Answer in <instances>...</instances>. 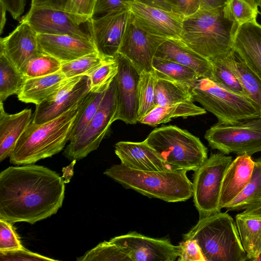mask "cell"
I'll return each instance as SVG.
<instances>
[{"mask_svg":"<svg viewBox=\"0 0 261 261\" xmlns=\"http://www.w3.org/2000/svg\"><path fill=\"white\" fill-rule=\"evenodd\" d=\"M206 113L204 108L196 106L193 101L190 100L165 106H156L138 122L155 126L169 122L173 118H186Z\"/></svg>","mask_w":261,"mask_h":261,"instance_id":"83f0119b","label":"cell"},{"mask_svg":"<svg viewBox=\"0 0 261 261\" xmlns=\"http://www.w3.org/2000/svg\"><path fill=\"white\" fill-rule=\"evenodd\" d=\"M192 87L185 84L158 79L155 86L154 104L165 106L193 100Z\"/></svg>","mask_w":261,"mask_h":261,"instance_id":"f546056e","label":"cell"},{"mask_svg":"<svg viewBox=\"0 0 261 261\" xmlns=\"http://www.w3.org/2000/svg\"><path fill=\"white\" fill-rule=\"evenodd\" d=\"M96 0H67L65 10L71 13L91 18Z\"/></svg>","mask_w":261,"mask_h":261,"instance_id":"ee69618b","label":"cell"},{"mask_svg":"<svg viewBox=\"0 0 261 261\" xmlns=\"http://www.w3.org/2000/svg\"><path fill=\"white\" fill-rule=\"evenodd\" d=\"M106 91H90L82 100L70 135L69 141L79 135L97 111Z\"/></svg>","mask_w":261,"mask_h":261,"instance_id":"d6a6232c","label":"cell"},{"mask_svg":"<svg viewBox=\"0 0 261 261\" xmlns=\"http://www.w3.org/2000/svg\"><path fill=\"white\" fill-rule=\"evenodd\" d=\"M32 110L10 114L0 101V162L10 157L19 138L32 120Z\"/></svg>","mask_w":261,"mask_h":261,"instance_id":"d4e9b609","label":"cell"},{"mask_svg":"<svg viewBox=\"0 0 261 261\" xmlns=\"http://www.w3.org/2000/svg\"><path fill=\"white\" fill-rule=\"evenodd\" d=\"M204 138L212 148L225 154L251 156L261 152V118L233 124L218 122L206 131Z\"/></svg>","mask_w":261,"mask_h":261,"instance_id":"9c48e42d","label":"cell"},{"mask_svg":"<svg viewBox=\"0 0 261 261\" xmlns=\"http://www.w3.org/2000/svg\"><path fill=\"white\" fill-rule=\"evenodd\" d=\"M184 239L195 240L206 261L247 260L236 221L226 212L199 218Z\"/></svg>","mask_w":261,"mask_h":261,"instance_id":"5b68a950","label":"cell"},{"mask_svg":"<svg viewBox=\"0 0 261 261\" xmlns=\"http://www.w3.org/2000/svg\"><path fill=\"white\" fill-rule=\"evenodd\" d=\"M107 58L98 53L90 54L74 60L63 63L61 71L67 79L89 75L105 62Z\"/></svg>","mask_w":261,"mask_h":261,"instance_id":"8d00e7d4","label":"cell"},{"mask_svg":"<svg viewBox=\"0 0 261 261\" xmlns=\"http://www.w3.org/2000/svg\"><path fill=\"white\" fill-rule=\"evenodd\" d=\"M12 224L0 219V251L13 250L23 247Z\"/></svg>","mask_w":261,"mask_h":261,"instance_id":"60d3db41","label":"cell"},{"mask_svg":"<svg viewBox=\"0 0 261 261\" xmlns=\"http://www.w3.org/2000/svg\"><path fill=\"white\" fill-rule=\"evenodd\" d=\"M135 24L148 34L180 39L185 17L136 1L126 3Z\"/></svg>","mask_w":261,"mask_h":261,"instance_id":"2e32d148","label":"cell"},{"mask_svg":"<svg viewBox=\"0 0 261 261\" xmlns=\"http://www.w3.org/2000/svg\"><path fill=\"white\" fill-rule=\"evenodd\" d=\"M172 12L184 17L190 16L200 8L201 0H165Z\"/></svg>","mask_w":261,"mask_h":261,"instance_id":"f6af8a7d","label":"cell"},{"mask_svg":"<svg viewBox=\"0 0 261 261\" xmlns=\"http://www.w3.org/2000/svg\"><path fill=\"white\" fill-rule=\"evenodd\" d=\"M109 241L121 247L130 261H175L179 256V245H173L167 239L152 238L136 231Z\"/></svg>","mask_w":261,"mask_h":261,"instance_id":"5bb4252c","label":"cell"},{"mask_svg":"<svg viewBox=\"0 0 261 261\" xmlns=\"http://www.w3.org/2000/svg\"><path fill=\"white\" fill-rule=\"evenodd\" d=\"M1 261H41L57 260L33 252L23 247L18 249L0 251Z\"/></svg>","mask_w":261,"mask_h":261,"instance_id":"b9f144b4","label":"cell"},{"mask_svg":"<svg viewBox=\"0 0 261 261\" xmlns=\"http://www.w3.org/2000/svg\"><path fill=\"white\" fill-rule=\"evenodd\" d=\"M160 41L161 37L148 34L138 27L130 13L118 53L141 72L151 71L152 60Z\"/></svg>","mask_w":261,"mask_h":261,"instance_id":"e0dca14e","label":"cell"},{"mask_svg":"<svg viewBox=\"0 0 261 261\" xmlns=\"http://www.w3.org/2000/svg\"><path fill=\"white\" fill-rule=\"evenodd\" d=\"M76 160H74L72 161L70 164L62 169L63 176L62 177L64 178L65 184L69 182L71 178L73 176V167L76 163Z\"/></svg>","mask_w":261,"mask_h":261,"instance_id":"f907efd6","label":"cell"},{"mask_svg":"<svg viewBox=\"0 0 261 261\" xmlns=\"http://www.w3.org/2000/svg\"><path fill=\"white\" fill-rule=\"evenodd\" d=\"M90 18L63 8L31 3L21 21L29 24L37 34L69 35L92 41L87 27Z\"/></svg>","mask_w":261,"mask_h":261,"instance_id":"8fae6325","label":"cell"},{"mask_svg":"<svg viewBox=\"0 0 261 261\" xmlns=\"http://www.w3.org/2000/svg\"><path fill=\"white\" fill-rule=\"evenodd\" d=\"M154 57L189 67L196 72L199 78L212 79L211 61L189 47L179 38L161 37Z\"/></svg>","mask_w":261,"mask_h":261,"instance_id":"ffe728a7","label":"cell"},{"mask_svg":"<svg viewBox=\"0 0 261 261\" xmlns=\"http://www.w3.org/2000/svg\"><path fill=\"white\" fill-rule=\"evenodd\" d=\"M7 9L4 4L0 2V33H3V30L6 22V13Z\"/></svg>","mask_w":261,"mask_h":261,"instance_id":"816d5d0a","label":"cell"},{"mask_svg":"<svg viewBox=\"0 0 261 261\" xmlns=\"http://www.w3.org/2000/svg\"><path fill=\"white\" fill-rule=\"evenodd\" d=\"M259 7L260 8V9H261V1H260V3H259ZM260 14H261V13H260Z\"/></svg>","mask_w":261,"mask_h":261,"instance_id":"db71d44e","label":"cell"},{"mask_svg":"<svg viewBox=\"0 0 261 261\" xmlns=\"http://www.w3.org/2000/svg\"><path fill=\"white\" fill-rule=\"evenodd\" d=\"M232 161V156L220 151L213 153L195 171L193 197L199 218L221 212L219 201L222 183Z\"/></svg>","mask_w":261,"mask_h":261,"instance_id":"ba28073f","label":"cell"},{"mask_svg":"<svg viewBox=\"0 0 261 261\" xmlns=\"http://www.w3.org/2000/svg\"><path fill=\"white\" fill-rule=\"evenodd\" d=\"M152 67L156 78L185 84L192 87L199 79L196 72L189 67L155 57Z\"/></svg>","mask_w":261,"mask_h":261,"instance_id":"4dcf8cb0","label":"cell"},{"mask_svg":"<svg viewBox=\"0 0 261 261\" xmlns=\"http://www.w3.org/2000/svg\"><path fill=\"white\" fill-rule=\"evenodd\" d=\"M233 50L261 80V24L257 22L239 26Z\"/></svg>","mask_w":261,"mask_h":261,"instance_id":"7402d4cb","label":"cell"},{"mask_svg":"<svg viewBox=\"0 0 261 261\" xmlns=\"http://www.w3.org/2000/svg\"><path fill=\"white\" fill-rule=\"evenodd\" d=\"M77 261H130L123 249L120 246L104 241L87 251Z\"/></svg>","mask_w":261,"mask_h":261,"instance_id":"f35d334b","label":"cell"},{"mask_svg":"<svg viewBox=\"0 0 261 261\" xmlns=\"http://www.w3.org/2000/svg\"><path fill=\"white\" fill-rule=\"evenodd\" d=\"M115 57L118 64V70L115 76L117 108L114 120L135 124L138 122L141 71L121 54L118 53Z\"/></svg>","mask_w":261,"mask_h":261,"instance_id":"7c38bea8","label":"cell"},{"mask_svg":"<svg viewBox=\"0 0 261 261\" xmlns=\"http://www.w3.org/2000/svg\"><path fill=\"white\" fill-rule=\"evenodd\" d=\"M90 91L88 75L68 79L56 92L36 105L32 121L36 124H42L57 118L70 109Z\"/></svg>","mask_w":261,"mask_h":261,"instance_id":"9a60e30c","label":"cell"},{"mask_svg":"<svg viewBox=\"0 0 261 261\" xmlns=\"http://www.w3.org/2000/svg\"><path fill=\"white\" fill-rule=\"evenodd\" d=\"M186 171L167 169L146 171L114 165L104 174L121 185L149 198L168 202L185 201L193 196V185Z\"/></svg>","mask_w":261,"mask_h":261,"instance_id":"277c9868","label":"cell"},{"mask_svg":"<svg viewBox=\"0 0 261 261\" xmlns=\"http://www.w3.org/2000/svg\"><path fill=\"white\" fill-rule=\"evenodd\" d=\"M62 64L56 58L42 53L29 60L20 71L27 79L41 77L61 70Z\"/></svg>","mask_w":261,"mask_h":261,"instance_id":"74e56055","label":"cell"},{"mask_svg":"<svg viewBox=\"0 0 261 261\" xmlns=\"http://www.w3.org/2000/svg\"><path fill=\"white\" fill-rule=\"evenodd\" d=\"M192 93L193 100L213 114L219 122L233 124L260 118V111L245 96L226 90L208 78L198 79Z\"/></svg>","mask_w":261,"mask_h":261,"instance_id":"52a82bcc","label":"cell"},{"mask_svg":"<svg viewBox=\"0 0 261 261\" xmlns=\"http://www.w3.org/2000/svg\"><path fill=\"white\" fill-rule=\"evenodd\" d=\"M68 80L60 70L46 76L27 79L18 92L19 100L38 105L62 87Z\"/></svg>","mask_w":261,"mask_h":261,"instance_id":"484cf974","label":"cell"},{"mask_svg":"<svg viewBox=\"0 0 261 261\" xmlns=\"http://www.w3.org/2000/svg\"><path fill=\"white\" fill-rule=\"evenodd\" d=\"M251 156L238 155L227 167L223 179L219 205L224 208L243 190L249 181L254 167Z\"/></svg>","mask_w":261,"mask_h":261,"instance_id":"603a6c76","label":"cell"},{"mask_svg":"<svg viewBox=\"0 0 261 261\" xmlns=\"http://www.w3.org/2000/svg\"><path fill=\"white\" fill-rule=\"evenodd\" d=\"M223 8L199 9L185 17L182 22L180 39L208 60L233 50L234 35L239 26L225 17Z\"/></svg>","mask_w":261,"mask_h":261,"instance_id":"3957f363","label":"cell"},{"mask_svg":"<svg viewBox=\"0 0 261 261\" xmlns=\"http://www.w3.org/2000/svg\"><path fill=\"white\" fill-rule=\"evenodd\" d=\"M228 63L237 76L245 96L261 111V80L232 50L227 55Z\"/></svg>","mask_w":261,"mask_h":261,"instance_id":"4316f807","label":"cell"},{"mask_svg":"<svg viewBox=\"0 0 261 261\" xmlns=\"http://www.w3.org/2000/svg\"><path fill=\"white\" fill-rule=\"evenodd\" d=\"M228 0H201L199 9L211 10L223 7Z\"/></svg>","mask_w":261,"mask_h":261,"instance_id":"7dc6e473","label":"cell"},{"mask_svg":"<svg viewBox=\"0 0 261 261\" xmlns=\"http://www.w3.org/2000/svg\"><path fill=\"white\" fill-rule=\"evenodd\" d=\"M37 40L43 53L56 58L62 63L98 53L92 41L71 35L37 34Z\"/></svg>","mask_w":261,"mask_h":261,"instance_id":"d6986e66","label":"cell"},{"mask_svg":"<svg viewBox=\"0 0 261 261\" xmlns=\"http://www.w3.org/2000/svg\"><path fill=\"white\" fill-rule=\"evenodd\" d=\"M118 64L115 57H107L105 62L89 76L90 91L107 90L118 73Z\"/></svg>","mask_w":261,"mask_h":261,"instance_id":"ab89813d","label":"cell"},{"mask_svg":"<svg viewBox=\"0 0 261 261\" xmlns=\"http://www.w3.org/2000/svg\"><path fill=\"white\" fill-rule=\"evenodd\" d=\"M116 108L115 77L106 91L96 113L83 131L70 141L63 155L70 161H77L96 150L114 121Z\"/></svg>","mask_w":261,"mask_h":261,"instance_id":"30bf717a","label":"cell"},{"mask_svg":"<svg viewBox=\"0 0 261 261\" xmlns=\"http://www.w3.org/2000/svg\"><path fill=\"white\" fill-rule=\"evenodd\" d=\"M65 184L44 166L9 167L0 173V219L34 224L50 217L62 206Z\"/></svg>","mask_w":261,"mask_h":261,"instance_id":"6da1fadb","label":"cell"},{"mask_svg":"<svg viewBox=\"0 0 261 261\" xmlns=\"http://www.w3.org/2000/svg\"><path fill=\"white\" fill-rule=\"evenodd\" d=\"M260 118H261V111H260Z\"/></svg>","mask_w":261,"mask_h":261,"instance_id":"11a10c76","label":"cell"},{"mask_svg":"<svg viewBox=\"0 0 261 261\" xmlns=\"http://www.w3.org/2000/svg\"><path fill=\"white\" fill-rule=\"evenodd\" d=\"M225 17L240 26L246 23H256L260 14L258 6L250 0H228L224 6Z\"/></svg>","mask_w":261,"mask_h":261,"instance_id":"e575fe53","label":"cell"},{"mask_svg":"<svg viewBox=\"0 0 261 261\" xmlns=\"http://www.w3.org/2000/svg\"><path fill=\"white\" fill-rule=\"evenodd\" d=\"M115 152L120 164L131 169L146 171L170 169L145 140L139 142H118L115 145Z\"/></svg>","mask_w":261,"mask_h":261,"instance_id":"44dd1931","label":"cell"},{"mask_svg":"<svg viewBox=\"0 0 261 261\" xmlns=\"http://www.w3.org/2000/svg\"><path fill=\"white\" fill-rule=\"evenodd\" d=\"M252 2L254 3L256 5L259 7V3L261 0H250Z\"/></svg>","mask_w":261,"mask_h":261,"instance_id":"f5cc1de1","label":"cell"},{"mask_svg":"<svg viewBox=\"0 0 261 261\" xmlns=\"http://www.w3.org/2000/svg\"><path fill=\"white\" fill-rule=\"evenodd\" d=\"M37 40V34L25 22L20 21L8 36L0 40V54L21 71L33 58L42 54Z\"/></svg>","mask_w":261,"mask_h":261,"instance_id":"ac0fdd59","label":"cell"},{"mask_svg":"<svg viewBox=\"0 0 261 261\" xmlns=\"http://www.w3.org/2000/svg\"><path fill=\"white\" fill-rule=\"evenodd\" d=\"M82 99L49 121L36 124L32 120L18 140L9 157L10 162L16 165L34 164L62 150L69 141Z\"/></svg>","mask_w":261,"mask_h":261,"instance_id":"7a4b0ae2","label":"cell"},{"mask_svg":"<svg viewBox=\"0 0 261 261\" xmlns=\"http://www.w3.org/2000/svg\"><path fill=\"white\" fill-rule=\"evenodd\" d=\"M156 77L153 70L140 73L138 87L139 111L138 122L155 107V86Z\"/></svg>","mask_w":261,"mask_h":261,"instance_id":"d590c367","label":"cell"},{"mask_svg":"<svg viewBox=\"0 0 261 261\" xmlns=\"http://www.w3.org/2000/svg\"><path fill=\"white\" fill-rule=\"evenodd\" d=\"M26 80L23 73L6 56L0 54V101L17 94Z\"/></svg>","mask_w":261,"mask_h":261,"instance_id":"1f68e13d","label":"cell"},{"mask_svg":"<svg viewBox=\"0 0 261 261\" xmlns=\"http://www.w3.org/2000/svg\"><path fill=\"white\" fill-rule=\"evenodd\" d=\"M136 2L151 7L172 11L171 7L165 0H135Z\"/></svg>","mask_w":261,"mask_h":261,"instance_id":"c3c4849f","label":"cell"},{"mask_svg":"<svg viewBox=\"0 0 261 261\" xmlns=\"http://www.w3.org/2000/svg\"><path fill=\"white\" fill-rule=\"evenodd\" d=\"M236 223L247 260L256 261L261 257V205L236 215Z\"/></svg>","mask_w":261,"mask_h":261,"instance_id":"cb8c5ba5","label":"cell"},{"mask_svg":"<svg viewBox=\"0 0 261 261\" xmlns=\"http://www.w3.org/2000/svg\"><path fill=\"white\" fill-rule=\"evenodd\" d=\"M67 1V0H32L31 3L48 5L64 9Z\"/></svg>","mask_w":261,"mask_h":261,"instance_id":"681fc988","label":"cell"},{"mask_svg":"<svg viewBox=\"0 0 261 261\" xmlns=\"http://www.w3.org/2000/svg\"><path fill=\"white\" fill-rule=\"evenodd\" d=\"M261 205V157L254 161L251 178L241 192L224 208L240 211Z\"/></svg>","mask_w":261,"mask_h":261,"instance_id":"f1b7e54d","label":"cell"},{"mask_svg":"<svg viewBox=\"0 0 261 261\" xmlns=\"http://www.w3.org/2000/svg\"><path fill=\"white\" fill-rule=\"evenodd\" d=\"M135 0H96L92 17H98L120 8L127 7L126 2Z\"/></svg>","mask_w":261,"mask_h":261,"instance_id":"bcb514c9","label":"cell"},{"mask_svg":"<svg viewBox=\"0 0 261 261\" xmlns=\"http://www.w3.org/2000/svg\"><path fill=\"white\" fill-rule=\"evenodd\" d=\"M178 260L206 261L197 242L193 239H184L179 245Z\"/></svg>","mask_w":261,"mask_h":261,"instance_id":"7bdbcfd3","label":"cell"},{"mask_svg":"<svg viewBox=\"0 0 261 261\" xmlns=\"http://www.w3.org/2000/svg\"><path fill=\"white\" fill-rule=\"evenodd\" d=\"M145 141L170 169L195 171L207 159V149L199 138L176 126L155 128Z\"/></svg>","mask_w":261,"mask_h":261,"instance_id":"8992f818","label":"cell"},{"mask_svg":"<svg viewBox=\"0 0 261 261\" xmlns=\"http://www.w3.org/2000/svg\"><path fill=\"white\" fill-rule=\"evenodd\" d=\"M227 55L209 60L213 68L212 80L226 90L245 96L237 76L228 64Z\"/></svg>","mask_w":261,"mask_h":261,"instance_id":"836d02e7","label":"cell"},{"mask_svg":"<svg viewBox=\"0 0 261 261\" xmlns=\"http://www.w3.org/2000/svg\"><path fill=\"white\" fill-rule=\"evenodd\" d=\"M130 14L127 6L89 19L88 29L100 55L114 57L118 53Z\"/></svg>","mask_w":261,"mask_h":261,"instance_id":"4fadbf2b","label":"cell"}]
</instances>
